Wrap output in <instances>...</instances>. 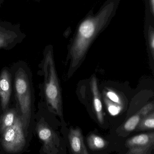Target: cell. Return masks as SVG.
I'll return each mask as SVG.
<instances>
[{"label": "cell", "mask_w": 154, "mask_h": 154, "mask_svg": "<svg viewBox=\"0 0 154 154\" xmlns=\"http://www.w3.org/2000/svg\"><path fill=\"white\" fill-rule=\"evenodd\" d=\"M115 8V2H110L97 15L87 17L79 25L70 49L69 77L79 66L93 41L106 26Z\"/></svg>", "instance_id": "1"}, {"label": "cell", "mask_w": 154, "mask_h": 154, "mask_svg": "<svg viewBox=\"0 0 154 154\" xmlns=\"http://www.w3.org/2000/svg\"><path fill=\"white\" fill-rule=\"evenodd\" d=\"M44 92L47 102L55 114L62 116V99L52 49L45 53L43 61Z\"/></svg>", "instance_id": "2"}, {"label": "cell", "mask_w": 154, "mask_h": 154, "mask_svg": "<svg viewBox=\"0 0 154 154\" xmlns=\"http://www.w3.org/2000/svg\"><path fill=\"white\" fill-rule=\"evenodd\" d=\"M14 89L19 107L22 114L21 118L24 129H27L31 115V95L28 76L23 69H20L16 72Z\"/></svg>", "instance_id": "3"}, {"label": "cell", "mask_w": 154, "mask_h": 154, "mask_svg": "<svg viewBox=\"0 0 154 154\" xmlns=\"http://www.w3.org/2000/svg\"><path fill=\"white\" fill-rule=\"evenodd\" d=\"M24 129L21 117L17 116L13 125L2 134L1 143L6 152L17 153L23 149L25 145Z\"/></svg>", "instance_id": "4"}, {"label": "cell", "mask_w": 154, "mask_h": 154, "mask_svg": "<svg viewBox=\"0 0 154 154\" xmlns=\"http://www.w3.org/2000/svg\"><path fill=\"white\" fill-rule=\"evenodd\" d=\"M126 145L129 148L126 154H151L154 148V133L135 136L127 139Z\"/></svg>", "instance_id": "5"}, {"label": "cell", "mask_w": 154, "mask_h": 154, "mask_svg": "<svg viewBox=\"0 0 154 154\" xmlns=\"http://www.w3.org/2000/svg\"><path fill=\"white\" fill-rule=\"evenodd\" d=\"M37 131L39 139L43 143V151L48 154L53 153L59 139L55 132L44 123L38 124Z\"/></svg>", "instance_id": "6"}, {"label": "cell", "mask_w": 154, "mask_h": 154, "mask_svg": "<svg viewBox=\"0 0 154 154\" xmlns=\"http://www.w3.org/2000/svg\"><path fill=\"white\" fill-rule=\"evenodd\" d=\"M11 89L10 73L6 69H4L0 75V97L2 109L4 112L6 111L9 105Z\"/></svg>", "instance_id": "7"}, {"label": "cell", "mask_w": 154, "mask_h": 154, "mask_svg": "<svg viewBox=\"0 0 154 154\" xmlns=\"http://www.w3.org/2000/svg\"><path fill=\"white\" fill-rule=\"evenodd\" d=\"M68 138L71 148L74 154H89L79 128H71L69 133Z\"/></svg>", "instance_id": "8"}, {"label": "cell", "mask_w": 154, "mask_h": 154, "mask_svg": "<svg viewBox=\"0 0 154 154\" xmlns=\"http://www.w3.org/2000/svg\"><path fill=\"white\" fill-rule=\"evenodd\" d=\"M90 89L93 97V104L94 110L96 114L98 120L100 124L104 122V113L103 111L101 96L99 90L96 78L92 77L90 82Z\"/></svg>", "instance_id": "9"}, {"label": "cell", "mask_w": 154, "mask_h": 154, "mask_svg": "<svg viewBox=\"0 0 154 154\" xmlns=\"http://www.w3.org/2000/svg\"><path fill=\"white\" fill-rule=\"evenodd\" d=\"M17 116V111L14 109L6 110L5 112L0 119V134H2L13 125Z\"/></svg>", "instance_id": "10"}, {"label": "cell", "mask_w": 154, "mask_h": 154, "mask_svg": "<svg viewBox=\"0 0 154 154\" xmlns=\"http://www.w3.org/2000/svg\"><path fill=\"white\" fill-rule=\"evenodd\" d=\"M88 145L91 150H99L105 147L106 142L104 138L95 134H91L87 139Z\"/></svg>", "instance_id": "11"}, {"label": "cell", "mask_w": 154, "mask_h": 154, "mask_svg": "<svg viewBox=\"0 0 154 154\" xmlns=\"http://www.w3.org/2000/svg\"><path fill=\"white\" fill-rule=\"evenodd\" d=\"M15 35L11 32L0 29V48H7L14 41Z\"/></svg>", "instance_id": "12"}, {"label": "cell", "mask_w": 154, "mask_h": 154, "mask_svg": "<svg viewBox=\"0 0 154 154\" xmlns=\"http://www.w3.org/2000/svg\"><path fill=\"white\" fill-rule=\"evenodd\" d=\"M137 128L140 130H152L154 128V113L152 111L143 117L137 126Z\"/></svg>", "instance_id": "13"}, {"label": "cell", "mask_w": 154, "mask_h": 154, "mask_svg": "<svg viewBox=\"0 0 154 154\" xmlns=\"http://www.w3.org/2000/svg\"><path fill=\"white\" fill-rule=\"evenodd\" d=\"M142 118L143 117L138 113L134 115L124 124V129L127 132H131L134 130L142 120Z\"/></svg>", "instance_id": "14"}, {"label": "cell", "mask_w": 154, "mask_h": 154, "mask_svg": "<svg viewBox=\"0 0 154 154\" xmlns=\"http://www.w3.org/2000/svg\"><path fill=\"white\" fill-rule=\"evenodd\" d=\"M104 99L106 106L110 115L113 116H116L121 112L122 109V105L112 102L105 97H104Z\"/></svg>", "instance_id": "15"}, {"label": "cell", "mask_w": 154, "mask_h": 154, "mask_svg": "<svg viewBox=\"0 0 154 154\" xmlns=\"http://www.w3.org/2000/svg\"><path fill=\"white\" fill-rule=\"evenodd\" d=\"M105 97L107 98L112 102L122 105V101L120 97L114 91L110 89H107L105 91Z\"/></svg>", "instance_id": "16"}, {"label": "cell", "mask_w": 154, "mask_h": 154, "mask_svg": "<svg viewBox=\"0 0 154 154\" xmlns=\"http://www.w3.org/2000/svg\"><path fill=\"white\" fill-rule=\"evenodd\" d=\"M148 43L152 57L154 56V32L153 28H150L148 31Z\"/></svg>", "instance_id": "17"}, {"label": "cell", "mask_w": 154, "mask_h": 154, "mask_svg": "<svg viewBox=\"0 0 154 154\" xmlns=\"http://www.w3.org/2000/svg\"><path fill=\"white\" fill-rule=\"evenodd\" d=\"M154 109V103H149L144 106L142 108L140 111L138 112L143 117H144L146 116H147L149 113H151V111H153Z\"/></svg>", "instance_id": "18"}, {"label": "cell", "mask_w": 154, "mask_h": 154, "mask_svg": "<svg viewBox=\"0 0 154 154\" xmlns=\"http://www.w3.org/2000/svg\"><path fill=\"white\" fill-rule=\"evenodd\" d=\"M150 3V9H151V12L153 14L154 13V0H150L149 1Z\"/></svg>", "instance_id": "19"}]
</instances>
